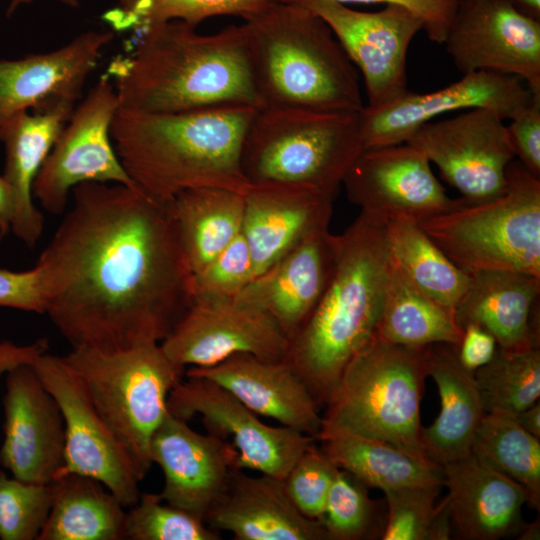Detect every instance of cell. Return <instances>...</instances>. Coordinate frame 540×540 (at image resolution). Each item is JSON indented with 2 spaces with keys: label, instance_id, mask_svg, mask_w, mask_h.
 I'll return each instance as SVG.
<instances>
[{
  "label": "cell",
  "instance_id": "1",
  "mask_svg": "<svg viewBox=\"0 0 540 540\" xmlns=\"http://www.w3.org/2000/svg\"><path fill=\"white\" fill-rule=\"evenodd\" d=\"M42 251L45 314L72 347L160 343L193 301L192 273L167 203L84 183Z\"/></svg>",
  "mask_w": 540,
  "mask_h": 540
},
{
  "label": "cell",
  "instance_id": "2",
  "mask_svg": "<svg viewBox=\"0 0 540 540\" xmlns=\"http://www.w3.org/2000/svg\"><path fill=\"white\" fill-rule=\"evenodd\" d=\"M133 52L109 65L119 107L171 113L223 106L261 107L242 25L203 35L182 21L141 30Z\"/></svg>",
  "mask_w": 540,
  "mask_h": 540
},
{
  "label": "cell",
  "instance_id": "3",
  "mask_svg": "<svg viewBox=\"0 0 540 540\" xmlns=\"http://www.w3.org/2000/svg\"><path fill=\"white\" fill-rule=\"evenodd\" d=\"M257 108L223 106L154 113L118 108L111 124L116 153L136 187L161 203L213 187L245 194L241 150Z\"/></svg>",
  "mask_w": 540,
  "mask_h": 540
},
{
  "label": "cell",
  "instance_id": "4",
  "mask_svg": "<svg viewBox=\"0 0 540 540\" xmlns=\"http://www.w3.org/2000/svg\"><path fill=\"white\" fill-rule=\"evenodd\" d=\"M385 222L360 212L337 235L330 280L289 338L284 361L325 405L348 363L375 338L389 267Z\"/></svg>",
  "mask_w": 540,
  "mask_h": 540
},
{
  "label": "cell",
  "instance_id": "5",
  "mask_svg": "<svg viewBox=\"0 0 540 540\" xmlns=\"http://www.w3.org/2000/svg\"><path fill=\"white\" fill-rule=\"evenodd\" d=\"M242 28L260 108L358 113L364 107L358 70L316 14L275 2Z\"/></svg>",
  "mask_w": 540,
  "mask_h": 540
},
{
  "label": "cell",
  "instance_id": "6",
  "mask_svg": "<svg viewBox=\"0 0 540 540\" xmlns=\"http://www.w3.org/2000/svg\"><path fill=\"white\" fill-rule=\"evenodd\" d=\"M424 349L376 337L344 369L325 403L322 430L380 440L433 462L421 443L420 402L428 376Z\"/></svg>",
  "mask_w": 540,
  "mask_h": 540
},
{
  "label": "cell",
  "instance_id": "7",
  "mask_svg": "<svg viewBox=\"0 0 540 540\" xmlns=\"http://www.w3.org/2000/svg\"><path fill=\"white\" fill-rule=\"evenodd\" d=\"M460 269L511 270L540 277V178L511 162L495 197L458 198L451 209L419 222Z\"/></svg>",
  "mask_w": 540,
  "mask_h": 540
},
{
  "label": "cell",
  "instance_id": "8",
  "mask_svg": "<svg viewBox=\"0 0 540 540\" xmlns=\"http://www.w3.org/2000/svg\"><path fill=\"white\" fill-rule=\"evenodd\" d=\"M363 150L359 112L262 107L246 131L241 169L250 184L302 183L335 195Z\"/></svg>",
  "mask_w": 540,
  "mask_h": 540
},
{
  "label": "cell",
  "instance_id": "9",
  "mask_svg": "<svg viewBox=\"0 0 540 540\" xmlns=\"http://www.w3.org/2000/svg\"><path fill=\"white\" fill-rule=\"evenodd\" d=\"M63 358L143 479L152 466L151 438L186 369L172 362L160 343L109 353L72 347Z\"/></svg>",
  "mask_w": 540,
  "mask_h": 540
},
{
  "label": "cell",
  "instance_id": "10",
  "mask_svg": "<svg viewBox=\"0 0 540 540\" xmlns=\"http://www.w3.org/2000/svg\"><path fill=\"white\" fill-rule=\"evenodd\" d=\"M17 363L33 368L61 410L65 442L63 465L57 477L67 473L92 477L124 507L134 505L141 495L139 483L143 479L63 356L49 354L46 339L26 346L0 342V374Z\"/></svg>",
  "mask_w": 540,
  "mask_h": 540
},
{
  "label": "cell",
  "instance_id": "11",
  "mask_svg": "<svg viewBox=\"0 0 540 540\" xmlns=\"http://www.w3.org/2000/svg\"><path fill=\"white\" fill-rule=\"evenodd\" d=\"M118 108L114 84L106 73L75 106L35 178L33 197L44 210L61 214L72 190L84 183L113 182L138 189L111 139Z\"/></svg>",
  "mask_w": 540,
  "mask_h": 540
},
{
  "label": "cell",
  "instance_id": "12",
  "mask_svg": "<svg viewBox=\"0 0 540 540\" xmlns=\"http://www.w3.org/2000/svg\"><path fill=\"white\" fill-rule=\"evenodd\" d=\"M332 30L348 58L361 73L368 107L388 105L408 93L407 54L420 18L399 5L364 12L332 0H302Z\"/></svg>",
  "mask_w": 540,
  "mask_h": 540
},
{
  "label": "cell",
  "instance_id": "13",
  "mask_svg": "<svg viewBox=\"0 0 540 540\" xmlns=\"http://www.w3.org/2000/svg\"><path fill=\"white\" fill-rule=\"evenodd\" d=\"M168 411L185 421L200 416L207 432L231 440L240 469L283 479L316 440L286 426H270L222 386L187 376L171 390Z\"/></svg>",
  "mask_w": 540,
  "mask_h": 540
},
{
  "label": "cell",
  "instance_id": "14",
  "mask_svg": "<svg viewBox=\"0 0 540 540\" xmlns=\"http://www.w3.org/2000/svg\"><path fill=\"white\" fill-rule=\"evenodd\" d=\"M463 74L516 76L540 95V20L507 0H459L443 42Z\"/></svg>",
  "mask_w": 540,
  "mask_h": 540
},
{
  "label": "cell",
  "instance_id": "15",
  "mask_svg": "<svg viewBox=\"0 0 540 540\" xmlns=\"http://www.w3.org/2000/svg\"><path fill=\"white\" fill-rule=\"evenodd\" d=\"M405 143L420 149L469 201L501 194L507 167L515 157L504 119L486 108L429 121Z\"/></svg>",
  "mask_w": 540,
  "mask_h": 540
},
{
  "label": "cell",
  "instance_id": "16",
  "mask_svg": "<svg viewBox=\"0 0 540 540\" xmlns=\"http://www.w3.org/2000/svg\"><path fill=\"white\" fill-rule=\"evenodd\" d=\"M289 339L265 311L234 298H194L160 342L182 368L208 367L237 353L284 360Z\"/></svg>",
  "mask_w": 540,
  "mask_h": 540
},
{
  "label": "cell",
  "instance_id": "17",
  "mask_svg": "<svg viewBox=\"0 0 540 540\" xmlns=\"http://www.w3.org/2000/svg\"><path fill=\"white\" fill-rule=\"evenodd\" d=\"M342 184L361 212L384 222L406 218L419 223L458 202L446 194L427 156L408 143L365 148Z\"/></svg>",
  "mask_w": 540,
  "mask_h": 540
},
{
  "label": "cell",
  "instance_id": "18",
  "mask_svg": "<svg viewBox=\"0 0 540 540\" xmlns=\"http://www.w3.org/2000/svg\"><path fill=\"white\" fill-rule=\"evenodd\" d=\"M532 97L516 76L492 71L469 72L436 91L408 92L382 107L364 106L359 112L364 149L405 143L423 124L458 110L486 108L510 120Z\"/></svg>",
  "mask_w": 540,
  "mask_h": 540
},
{
  "label": "cell",
  "instance_id": "19",
  "mask_svg": "<svg viewBox=\"0 0 540 540\" xmlns=\"http://www.w3.org/2000/svg\"><path fill=\"white\" fill-rule=\"evenodd\" d=\"M4 373L5 423L0 464L19 480L51 484L63 465L65 431L61 410L29 364H13Z\"/></svg>",
  "mask_w": 540,
  "mask_h": 540
},
{
  "label": "cell",
  "instance_id": "20",
  "mask_svg": "<svg viewBox=\"0 0 540 540\" xmlns=\"http://www.w3.org/2000/svg\"><path fill=\"white\" fill-rule=\"evenodd\" d=\"M150 458L164 475L160 498L203 520L240 469L229 440L199 433L169 411L151 438Z\"/></svg>",
  "mask_w": 540,
  "mask_h": 540
},
{
  "label": "cell",
  "instance_id": "21",
  "mask_svg": "<svg viewBox=\"0 0 540 540\" xmlns=\"http://www.w3.org/2000/svg\"><path fill=\"white\" fill-rule=\"evenodd\" d=\"M113 31H87L64 46L23 58L0 59V125L15 114L72 107Z\"/></svg>",
  "mask_w": 540,
  "mask_h": 540
},
{
  "label": "cell",
  "instance_id": "22",
  "mask_svg": "<svg viewBox=\"0 0 540 540\" xmlns=\"http://www.w3.org/2000/svg\"><path fill=\"white\" fill-rule=\"evenodd\" d=\"M333 199L334 195L308 184H250L244 194L242 234L255 277L309 235L329 228Z\"/></svg>",
  "mask_w": 540,
  "mask_h": 540
},
{
  "label": "cell",
  "instance_id": "23",
  "mask_svg": "<svg viewBox=\"0 0 540 540\" xmlns=\"http://www.w3.org/2000/svg\"><path fill=\"white\" fill-rule=\"evenodd\" d=\"M337 235L317 231L288 251L234 298L268 313L288 339L315 308L332 275Z\"/></svg>",
  "mask_w": 540,
  "mask_h": 540
},
{
  "label": "cell",
  "instance_id": "24",
  "mask_svg": "<svg viewBox=\"0 0 540 540\" xmlns=\"http://www.w3.org/2000/svg\"><path fill=\"white\" fill-rule=\"evenodd\" d=\"M185 375L213 381L257 415L272 418L316 440L322 430L318 404L284 360L268 361L237 353L212 366L188 367Z\"/></svg>",
  "mask_w": 540,
  "mask_h": 540
},
{
  "label": "cell",
  "instance_id": "25",
  "mask_svg": "<svg viewBox=\"0 0 540 540\" xmlns=\"http://www.w3.org/2000/svg\"><path fill=\"white\" fill-rule=\"evenodd\" d=\"M443 499L452 530L464 540H496L517 534L522 527L524 489L473 454L441 465Z\"/></svg>",
  "mask_w": 540,
  "mask_h": 540
},
{
  "label": "cell",
  "instance_id": "26",
  "mask_svg": "<svg viewBox=\"0 0 540 540\" xmlns=\"http://www.w3.org/2000/svg\"><path fill=\"white\" fill-rule=\"evenodd\" d=\"M204 521L235 540H328L323 524L304 516L289 498L283 479L250 476L237 469Z\"/></svg>",
  "mask_w": 540,
  "mask_h": 540
},
{
  "label": "cell",
  "instance_id": "27",
  "mask_svg": "<svg viewBox=\"0 0 540 540\" xmlns=\"http://www.w3.org/2000/svg\"><path fill=\"white\" fill-rule=\"evenodd\" d=\"M455 308L461 328L476 323L489 331L498 347L539 348L540 277L511 270H481Z\"/></svg>",
  "mask_w": 540,
  "mask_h": 540
},
{
  "label": "cell",
  "instance_id": "28",
  "mask_svg": "<svg viewBox=\"0 0 540 540\" xmlns=\"http://www.w3.org/2000/svg\"><path fill=\"white\" fill-rule=\"evenodd\" d=\"M427 375L440 396L438 417L421 430L425 454L438 465L468 456L476 431L485 416L474 373L459 362L456 346L436 343L426 346Z\"/></svg>",
  "mask_w": 540,
  "mask_h": 540
},
{
  "label": "cell",
  "instance_id": "29",
  "mask_svg": "<svg viewBox=\"0 0 540 540\" xmlns=\"http://www.w3.org/2000/svg\"><path fill=\"white\" fill-rule=\"evenodd\" d=\"M74 108L22 111L0 125L5 149L3 176L16 197V215L11 231L28 247L40 239L44 216L33 202V184L45 159L69 120Z\"/></svg>",
  "mask_w": 540,
  "mask_h": 540
},
{
  "label": "cell",
  "instance_id": "30",
  "mask_svg": "<svg viewBox=\"0 0 540 540\" xmlns=\"http://www.w3.org/2000/svg\"><path fill=\"white\" fill-rule=\"evenodd\" d=\"M168 204L192 275L242 232L244 194L213 187L192 188L180 192Z\"/></svg>",
  "mask_w": 540,
  "mask_h": 540
},
{
  "label": "cell",
  "instance_id": "31",
  "mask_svg": "<svg viewBox=\"0 0 540 540\" xmlns=\"http://www.w3.org/2000/svg\"><path fill=\"white\" fill-rule=\"evenodd\" d=\"M53 499L38 540H120L124 506L100 481L67 473L52 483Z\"/></svg>",
  "mask_w": 540,
  "mask_h": 540
},
{
  "label": "cell",
  "instance_id": "32",
  "mask_svg": "<svg viewBox=\"0 0 540 540\" xmlns=\"http://www.w3.org/2000/svg\"><path fill=\"white\" fill-rule=\"evenodd\" d=\"M322 450L339 469L366 487L395 489L413 485H443L442 467L401 449L344 430H322L317 438Z\"/></svg>",
  "mask_w": 540,
  "mask_h": 540
},
{
  "label": "cell",
  "instance_id": "33",
  "mask_svg": "<svg viewBox=\"0 0 540 540\" xmlns=\"http://www.w3.org/2000/svg\"><path fill=\"white\" fill-rule=\"evenodd\" d=\"M462 333L455 309L416 287L390 258L376 337L395 345L423 348L436 343L457 346Z\"/></svg>",
  "mask_w": 540,
  "mask_h": 540
},
{
  "label": "cell",
  "instance_id": "34",
  "mask_svg": "<svg viewBox=\"0 0 540 540\" xmlns=\"http://www.w3.org/2000/svg\"><path fill=\"white\" fill-rule=\"evenodd\" d=\"M385 235L390 258L407 278L436 301L455 309L471 275L456 266L413 220L385 221Z\"/></svg>",
  "mask_w": 540,
  "mask_h": 540
},
{
  "label": "cell",
  "instance_id": "35",
  "mask_svg": "<svg viewBox=\"0 0 540 540\" xmlns=\"http://www.w3.org/2000/svg\"><path fill=\"white\" fill-rule=\"evenodd\" d=\"M471 454L510 478L525 491L527 502L540 507V439L526 432L513 417L485 414Z\"/></svg>",
  "mask_w": 540,
  "mask_h": 540
},
{
  "label": "cell",
  "instance_id": "36",
  "mask_svg": "<svg viewBox=\"0 0 540 540\" xmlns=\"http://www.w3.org/2000/svg\"><path fill=\"white\" fill-rule=\"evenodd\" d=\"M474 377L485 413L514 417L539 400L540 350L498 347Z\"/></svg>",
  "mask_w": 540,
  "mask_h": 540
},
{
  "label": "cell",
  "instance_id": "37",
  "mask_svg": "<svg viewBox=\"0 0 540 540\" xmlns=\"http://www.w3.org/2000/svg\"><path fill=\"white\" fill-rule=\"evenodd\" d=\"M275 0H116V6L103 19L115 30H142L169 22L182 21L196 27L208 18L223 15L245 20L265 10Z\"/></svg>",
  "mask_w": 540,
  "mask_h": 540
},
{
  "label": "cell",
  "instance_id": "38",
  "mask_svg": "<svg viewBox=\"0 0 540 540\" xmlns=\"http://www.w3.org/2000/svg\"><path fill=\"white\" fill-rule=\"evenodd\" d=\"M366 488L353 475L337 468L322 519L328 540L381 536L377 503L369 497Z\"/></svg>",
  "mask_w": 540,
  "mask_h": 540
},
{
  "label": "cell",
  "instance_id": "39",
  "mask_svg": "<svg viewBox=\"0 0 540 540\" xmlns=\"http://www.w3.org/2000/svg\"><path fill=\"white\" fill-rule=\"evenodd\" d=\"M125 538L131 540H220V532L202 518L164 502L159 494H141L126 512Z\"/></svg>",
  "mask_w": 540,
  "mask_h": 540
},
{
  "label": "cell",
  "instance_id": "40",
  "mask_svg": "<svg viewBox=\"0 0 540 540\" xmlns=\"http://www.w3.org/2000/svg\"><path fill=\"white\" fill-rule=\"evenodd\" d=\"M53 499L52 484L0 474V539L38 540Z\"/></svg>",
  "mask_w": 540,
  "mask_h": 540
},
{
  "label": "cell",
  "instance_id": "41",
  "mask_svg": "<svg viewBox=\"0 0 540 540\" xmlns=\"http://www.w3.org/2000/svg\"><path fill=\"white\" fill-rule=\"evenodd\" d=\"M443 486L413 485L383 491L387 518L383 540H429L437 511L435 500Z\"/></svg>",
  "mask_w": 540,
  "mask_h": 540
},
{
  "label": "cell",
  "instance_id": "42",
  "mask_svg": "<svg viewBox=\"0 0 540 540\" xmlns=\"http://www.w3.org/2000/svg\"><path fill=\"white\" fill-rule=\"evenodd\" d=\"M336 471L337 467L314 441L283 478L289 498L307 518L322 523Z\"/></svg>",
  "mask_w": 540,
  "mask_h": 540
},
{
  "label": "cell",
  "instance_id": "43",
  "mask_svg": "<svg viewBox=\"0 0 540 540\" xmlns=\"http://www.w3.org/2000/svg\"><path fill=\"white\" fill-rule=\"evenodd\" d=\"M255 277L248 244L241 232L203 269L192 275L194 298H235Z\"/></svg>",
  "mask_w": 540,
  "mask_h": 540
},
{
  "label": "cell",
  "instance_id": "44",
  "mask_svg": "<svg viewBox=\"0 0 540 540\" xmlns=\"http://www.w3.org/2000/svg\"><path fill=\"white\" fill-rule=\"evenodd\" d=\"M515 156L532 175L540 178V95L518 111L506 125Z\"/></svg>",
  "mask_w": 540,
  "mask_h": 540
},
{
  "label": "cell",
  "instance_id": "45",
  "mask_svg": "<svg viewBox=\"0 0 540 540\" xmlns=\"http://www.w3.org/2000/svg\"><path fill=\"white\" fill-rule=\"evenodd\" d=\"M0 307L45 314L42 273L37 265L25 271L0 268Z\"/></svg>",
  "mask_w": 540,
  "mask_h": 540
},
{
  "label": "cell",
  "instance_id": "46",
  "mask_svg": "<svg viewBox=\"0 0 540 540\" xmlns=\"http://www.w3.org/2000/svg\"><path fill=\"white\" fill-rule=\"evenodd\" d=\"M281 3H296L302 0H275ZM341 4H384L399 5L416 14L428 38L443 44L453 20L459 0H332Z\"/></svg>",
  "mask_w": 540,
  "mask_h": 540
},
{
  "label": "cell",
  "instance_id": "47",
  "mask_svg": "<svg viewBox=\"0 0 540 540\" xmlns=\"http://www.w3.org/2000/svg\"><path fill=\"white\" fill-rule=\"evenodd\" d=\"M462 329L461 341L456 346L457 358L466 370L474 373L490 362L498 344L489 331L476 323H468Z\"/></svg>",
  "mask_w": 540,
  "mask_h": 540
},
{
  "label": "cell",
  "instance_id": "48",
  "mask_svg": "<svg viewBox=\"0 0 540 540\" xmlns=\"http://www.w3.org/2000/svg\"><path fill=\"white\" fill-rule=\"evenodd\" d=\"M16 197L9 182L0 176V236L3 237L9 230L16 215Z\"/></svg>",
  "mask_w": 540,
  "mask_h": 540
},
{
  "label": "cell",
  "instance_id": "49",
  "mask_svg": "<svg viewBox=\"0 0 540 540\" xmlns=\"http://www.w3.org/2000/svg\"><path fill=\"white\" fill-rule=\"evenodd\" d=\"M514 420L526 432L540 439V404L539 401L520 411Z\"/></svg>",
  "mask_w": 540,
  "mask_h": 540
},
{
  "label": "cell",
  "instance_id": "50",
  "mask_svg": "<svg viewBox=\"0 0 540 540\" xmlns=\"http://www.w3.org/2000/svg\"><path fill=\"white\" fill-rule=\"evenodd\" d=\"M521 12L540 20V0H507Z\"/></svg>",
  "mask_w": 540,
  "mask_h": 540
},
{
  "label": "cell",
  "instance_id": "51",
  "mask_svg": "<svg viewBox=\"0 0 540 540\" xmlns=\"http://www.w3.org/2000/svg\"><path fill=\"white\" fill-rule=\"evenodd\" d=\"M518 534V539L521 540H536L540 536V525L539 520H535L532 523H523Z\"/></svg>",
  "mask_w": 540,
  "mask_h": 540
},
{
  "label": "cell",
  "instance_id": "52",
  "mask_svg": "<svg viewBox=\"0 0 540 540\" xmlns=\"http://www.w3.org/2000/svg\"><path fill=\"white\" fill-rule=\"evenodd\" d=\"M68 7L77 8L79 7V0H56ZM32 0H10L8 8L6 10L7 17H10L14 12L21 6L31 3Z\"/></svg>",
  "mask_w": 540,
  "mask_h": 540
},
{
  "label": "cell",
  "instance_id": "53",
  "mask_svg": "<svg viewBox=\"0 0 540 540\" xmlns=\"http://www.w3.org/2000/svg\"><path fill=\"white\" fill-rule=\"evenodd\" d=\"M1 238H2V237L0 236V239H1Z\"/></svg>",
  "mask_w": 540,
  "mask_h": 540
}]
</instances>
